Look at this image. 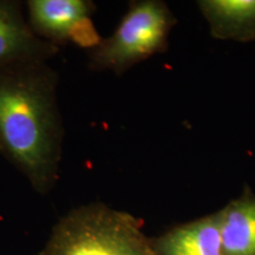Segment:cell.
Masks as SVG:
<instances>
[{"label":"cell","instance_id":"cell-4","mask_svg":"<svg viewBox=\"0 0 255 255\" xmlns=\"http://www.w3.org/2000/svg\"><path fill=\"white\" fill-rule=\"evenodd\" d=\"M27 23L34 34L53 45L73 44L89 51L101 43L89 0H28Z\"/></svg>","mask_w":255,"mask_h":255},{"label":"cell","instance_id":"cell-3","mask_svg":"<svg viewBox=\"0 0 255 255\" xmlns=\"http://www.w3.org/2000/svg\"><path fill=\"white\" fill-rule=\"evenodd\" d=\"M176 18L161 0H137L110 37L89 51V68L122 75L136 64L167 49Z\"/></svg>","mask_w":255,"mask_h":255},{"label":"cell","instance_id":"cell-1","mask_svg":"<svg viewBox=\"0 0 255 255\" xmlns=\"http://www.w3.org/2000/svg\"><path fill=\"white\" fill-rule=\"evenodd\" d=\"M57 85L58 75L47 63L0 68V154L41 195L56 187L62 161Z\"/></svg>","mask_w":255,"mask_h":255},{"label":"cell","instance_id":"cell-2","mask_svg":"<svg viewBox=\"0 0 255 255\" xmlns=\"http://www.w3.org/2000/svg\"><path fill=\"white\" fill-rule=\"evenodd\" d=\"M142 225L103 203L77 207L53 227L40 255H158Z\"/></svg>","mask_w":255,"mask_h":255},{"label":"cell","instance_id":"cell-7","mask_svg":"<svg viewBox=\"0 0 255 255\" xmlns=\"http://www.w3.org/2000/svg\"><path fill=\"white\" fill-rule=\"evenodd\" d=\"M223 255H255V195L248 187L219 210Z\"/></svg>","mask_w":255,"mask_h":255},{"label":"cell","instance_id":"cell-5","mask_svg":"<svg viewBox=\"0 0 255 255\" xmlns=\"http://www.w3.org/2000/svg\"><path fill=\"white\" fill-rule=\"evenodd\" d=\"M59 47L34 34L24 17L23 5L0 0V68L25 63H47Z\"/></svg>","mask_w":255,"mask_h":255},{"label":"cell","instance_id":"cell-8","mask_svg":"<svg viewBox=\"0 0 255 255\" xmlns=\"http://www.w3.org/2000/svg\"><path fill=\"white\" fill-rule=\"evenodd\" d=\"M197 5L214 38L255 40V0H201Z\"/></svg>","mask_w":255,"mask_h":255},{"label":"cell","instance_id":"cell-6","mask_svg":"<svg viewBox=\"0 0 255 255\" xmlns=\"http://www.w3.org/2000/svg\"><path fill=\"white\" fill-rule=\"evenodd\" d=\"M152 242L158 255H223L218 213L176 226Z\"/></svg>","mask_w":255,"mask_h":255}]
</instances>
